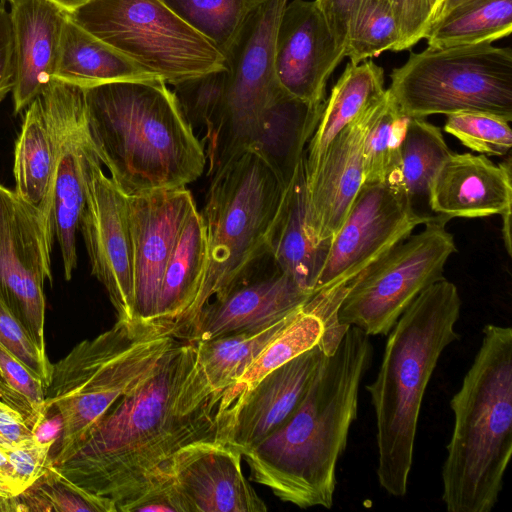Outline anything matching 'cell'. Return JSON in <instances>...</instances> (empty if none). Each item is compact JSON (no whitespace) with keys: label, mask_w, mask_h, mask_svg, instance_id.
Returning a JSON list of instances; mask_svg holds the SVG:
<instances>
[{"label":"cell","mask_w":512,"mask_h":512,"mask_svg":"<svg viewBox=\"0 0 512 512\" xmlns=\"http://www.w3.org/2000/svg\"><path fill=\"white\" fill-rule=\"evenodd\" d=\"M235 404L227 389L208 384L194 342L180 339L65 461L52 466L116 512H128L169 480L166 468L178 450L198 441L223 442Z\"/></svg>","instance_id":"1"},{"label":"cell","mask_w":512,"mask_h":512,"mask_svg":"<svg viewBox=\"0 0 512 512\" xmlns=\"http://www.w3.org/2000/svg\"><path fill=\"white\" fill-rule=\"evenodd\" d=\"M372 354L370 336L355 326H349L332 353H323L293 413L242 454L254 482L302 509L332 507L337 464L357 418L360 385Z\"/></svg>","instance_id":"2"},{"label":"cell","mask_w":512,"mask_h":512,"mask_svg":"<svg viewBox=\"0 0 512 512\" xmlns=\"http://www.w3.org/2000/svg\"><path fill=\"white\" fill-rule=\"evenodd\" d=\"M83 89L90 139L127 196L186 187L203 174L205 149L165 81H114Z\"/></svg>","instance_id":"3"},{"label":"cell","mask_w":512,"mask_h":512,"mask_svg":"<svg viewBox=\"0 0 512 512\" xmlns=\"http://www.w3.org/2000/svg\"><path fill=\"white\" fill-rule=\"evenodd\" d=\"M461 305L445 278L423 290L387 334L376 378L366 386L376 420V475L391 496L407 493L423 398L443 351L460 338Z\"/></svg>","instance_id":"4"},{"label":"cell","mask_w":512,"mask_h":512,"mask_svg":"<svg viewBox=\"0 0 512 512\" xmlns=\"http://www.w3.org/2000/svg\"><path fill=\"white\" fill-rule=\"evenodd\" d=\"M454 422L441 469L448 512H490L512 455V329L487 324L450 400Z\"/></svg>","instance_id":"5"},{"label":"cell","mask_w":512,"mask_h":512,"mask_svg":"<svg viewBox=\"0 0 512 512\" xmlns=\"http://www.w3.org/2000/svg\"><path fill=\"white\" fill-rule=\"evenodd\" d=\"M179 340L171 326L118 319L53 364L45 400L58 408L64 427L51 465L65 461L111 406L149 377Z\"/></svg>","instance_id":"6"},{"label":"cell","mask_w":512,"mask_h":512,"mask_svg":"<svg viewBox=\"0 0 512 512\" xmlns=\"http://www.w3.org/2000/svg\"><path fill=\"white\" fill-rule=\"evenodd\" d=\"M200 213L206 229L207 263L199 292L175 329L186 338L202 308L245 277L267 253L268 233L284 186L256 153L245 149L211 174Z\"/></svg>","instance_id":"7"},{"label":"cell","mask_w":512,"mask_h":512,"mask_svg":"<svg viewBox=\"0 0 512 512\" xmlns=\"http://www.w3.org/2000/svg\"><path fill=\"white\" fill-rule=\"evenodd\" d=\"M389 93L412 118L485 111L512 120V51L484 42L411 52Z\"/></svg>","instance_id":"8"},{"label":"cell","mask_w":512,"mask_h":512,"mask_svg":"<svg viewBox=\"0 0 512 512\" xmlns=\"http://www.w3.org/2000/svg\"><path fill=\"white\" fill-rule=\"evenodd\" d=\"M68 15L168 85L225 68L221 50L161 0H92Z\"/></svg>","instance_id":"9"},{"label":"cell","mask_w":512,"mask_h":512,"mask_svg":"<svg viewBox=\"0 0 512 512\" xmlns=\"http://www.w3.org/2000/svg\"><path fill=\"white\" fill-rule=\"evenodd\" d=\"M450 219L435 214L420 232L396 244L352 281L338 310L339 323L369 336H387L413 300L444 278L445 264L457 251L446 229Z\"/></svg>","instance_id":"10"},{"label":"cell","mask_w":512,"mask_h":512,"mask_svg":"<svg viewBox=\"0 0 512 512\" xmlns=\"http://www.w3.org/2000/svg\"><path fill=\"white\" fill-rule=\"evenodd\" d=\"M289 0H265L245 22L225 68L216 71L223 93L220 124L207 159L209 175L253 139L265 111L287 94L275 73L277 28Z\"/></svg>","instance_id":"11"},{"label":"cell","mask_w":512,"mask_h":512,"mask_svg":"<svg viewBox=\"0 0 512 512\" xmlns=\"http://www.w3.org/2000/svg\"><path fill=\"white\" fill-rule=\"evenodd\" d=\"M433 216L419 213L398 185L363 183L331 239L313 293L349 291L352 281Z\"/></svg>","instance_id":"12"},{"label":"cell","mask_w":512,"mask_h":512,"mask_svg":"<svg viewBox=\"0 0 512 512\" xmlns=\"http://www.w3.org/2000/svg\"><path fill=\"white\" fill-rule=\"evenodd\" d=\"M53 238L43 213L0 184V300L43 350Z\"/></svg>","instance_id":"13"},{"label":"cell","mask_w":512,"mask_h":512,"mask_svg":"<svg viewBox=\"0 0 512 512\" xmlns=\"http://www.w3.org/2000/svg\"><path fill=\"white\" fill-rule=\"evenodd\" d=\"M44 90L58 133L51 226L60 247L65 278L70 280L77 265L76 232L87 182L93 165L100 159L87 130L83 87L54 77Z\"/></svg>","instance_id":"14"},{"label":"cell","mask_w":512,"mask_h":512,"mask_svg":"<svg viewBox=\"0 0 512 512\" xmlns=\"http://www.w3.org/2000/svg\"><path fill=\"white\" fill-rule=\"evenodd\" d=\"M78 229L85 242L91 272L104 286L117 319L134 320L128 198L104 173L101 161L90 171Z\"/></svg>","instance_id":"15"},{"label":"cell","mask_w":512,"mask_h":512,"mask_svg":"<svg viewBox=\"0 0 512 512\" xmlns=\"http://www.w3.org/2000/svg\"><path fill=\"white\" fill-rule=\"evenodd\" d=\"M312 294L267 253L245 277L202 308L185 340L206 341L265 328L301 308Z\"/></svg>","instance_id":"16"},{"label":"cell","mask_w":512,"mask_h":512,"mask_svg":"<svg viewBox=\"0 0 512 512\" xmlns=\"http://www.w3.org/2000/svg\"><path fill=\"white\" fill-rule=\"evenodd\" d=\"M128 198L135 319L155 322L164 270L179 232L196 208L186 187Z\"/></svg>","instance_id":"17"},{"label":"cell","mask_w":512,"mask_h":512,"mask_svg":"<svg viewBox=\"0 0 512 512\" xmlns=\"http://www.w3.org/2000/svg\"><path fill=\"white\" fill-rule=\"evenodd\" d=\"M344 57L315 0L287 3L274 52L276 77L287 94L324 104L327 80Z\"/></svg>","instance_id":"18"},{"label":"cell","mask_w":512,"mask_h":512,"mask_svg":"<svg viewBox=\"0 0 512 512\" xmlns=\"http://www.w3.org/2000/svg\"><path fill=\"white\" fill-rule=\"evenodd\" d=\"M242 453L220 440L191 443L169 460L166 477L186 512H265L267 506L245 478Z\"/></svg>","instance_id":"19"},{"label":"cell","mask_w":512,"mask_h":512,"mask_svg":"<svg viewBox=\"0 0 512 512\" xmlns=\"http://www.w3.org/2000/svg\"><path fill=\"white\" fill-rule=\"evenodd\" d=\"M381 101L336 135L306 177V224L316 244L331 242L363 184V141Z\"/></svg>","instance_id":"20"},{"label":"cell","mask_w":512,"mask_h":512,"mask_svg":"<svg viewBox=\"0 0 512 512\" xmlns=\"http://www.w3.org/2000/svg\"><path fill=\"white\" fill-rule=\"evenodd\" d=\"M323 353L320 345L314 346L243 394L235 404L223 442L243 454L277 430L301 401Z\"/></svg>","instance_id":"21"},{"label":"cell","mask_w":512,"mask_h":512,"mask_svg":"<svg viewBox=\"0 0 512 512\" xmlns=\"http://www.w3.org/2000/svg\"><path fill=\"white\" fill-rule=\"evenodd\" d=\"M511 156L496 165L484 154L452 153L435 176L428 205L435 214L478 218L512 209Z\"/></svg>","instance_id":"22"},{"label":"cell","mask_w":512,"mask_h":512,"mask_svg":"<svg viewBox=\"0 0 512 512\" xmlns=\"http://www.w3.org/2000/svg\"><path fill=\"white\" fill-rule=\"evenodd\" d=\"M14 37V111L19 113L55 77L68 13L50 0H9Z\"/></svg>","instance_id":"23"},{"label":"cell","mask_w":512,"mask_h":512,"mask_svg":"<svg viewBox=\"0 0 512 512\" xmlns=\"http://www.w3.org/2000/svg\"><path fill=\"white\" fill-rule=\"evenodd\" d=\"M329 246L330 243L316 244L308 232L304 154L283 191L268 233L267 250L282 271L313 293Z\"/></svg>","instance_id":"24"},{"label":"cell","mask_w":512,"mask_h":512,"mask_svg":"<svg viewBox=\"0 0 512 512\" xmlns=\"http://www.w3.org/2000/svg\"><path fill=\"white\" fill-rule=\"evenodd\" d=\"M57 155V128L48 96L43 89L26 108L15 145L14 191L22 200L43 213L51 231L50 198Z\"/></svg>","instance_id":"25"},{"label":"cell","mask_w":512,"mask_h":512,"mask_svg":"<svg viewBox=\"0 0 512 512\" xmlns=\"http://www.w3.org/2000/svg\"><path fill=\"white\" fill-rule=\"evenodd\" d=\"M285 94L263 114L246 149L259 155L274 171L284 188L305 154L324 109Z\"/></svg>","instance_id":"26"},{"label":"cell","mask_w":512,"mask_h":512,"mask_svg":"<svg viewBox=\"0 0 512 512\" xmlns=\"http://www.w3.org/2000/svg\"><path fill=\"white\" fill-rule=\"evenodd\" d=\"M384 71L372 60L349 62L325 102L319 123L305 150L309 176L336 135L386 95Z\"/></svg>","instance_id":"27"},{"label":"cell","mask_w":512,"mask_h":512,"mask_svg":"<svg viewBox=\"0 0 512 512\" xmlns=\"http://www.w3.org/2000/svg\"><path fill=\"white\" fill-rule=\"evenodd\" d=\"M206 263V229L196 207L179 232L167 261L157 300L155 322L171 326L175 332L199 292Z\"/></svg>","instance_id":"28"},{"label":"cell","mask_w":512,"mask_h":512,"mask_svg":"<svg viewBox=\"0 0 512 512\" xmlns=\"http://www.w3.org/2000/svg\"><path fill=\"white\" fill-rule=\"evenodd\" d=\"M55 78L87 87L156 77L79 26L68 15L62 30Z\"/></svg>","instance_id":"29"},{"label":"cell","mask_w":512,"mask_h":512,"mask_svg":"<svg viewBox=\"0 0 512 512\" xmlns=\"http://www.w3.org/2000/svg\"><path fill=\"white\" fill-rule=\"evenodd\" d=\"M298 310L262 329L195 341L197 362L210 387L214 390H226L233 386Z\"/></svg>","instance_id":"30"},{"label":"cell","mask_w":512,"mask_h":512,"mask_svg":"<svg viewBox=\"0 0 512 512\" xmlns=\"http://www.w3.org/2000/svg\"><path fill=\"white\" fill-rule=\"evenodd\" d=\"M512 32V0H469L432 24L428 47L492 43Z\"/></svg>","instance_id":"31"},{"label":"cell","mask_w":512,"mask_h":512,"mask_svg":"<svg viewBox=\"0 0 512 512\" xmlns=\"http://www.w3.org/2000/svg\"><path fill=\"white\" fill-rule=\"evenodd\" d=\"M452 153L439 127L424 118H409L400 146L397 181L416 210L418 202L428 205L433 180Z\"/></svg>","instance_id":"32"},{"label":"cell","mask_w":512,"mask_h":512,"mask_svg":"<svg viewBox=\"0 0 512 512\" xmlns=\"http://www.w3.org/2000/svg\"><path fill=\"white\" fill-rule=\"evenodd\" d=\"M325 336L324 321L303 306L289 323L263 348L238 381L228 388L237 401L264 376L299 354L320 345Z\"/></svg>","instance_id":"33"},{"label":"cell","mask_w":512,"mask_h":512,"mask_svg":"<svg viewBox=\"0 0 512 512\" xmlns=\"http://www.w3.org/2000/svg\"><path fill=\"white\" fill-rule=\"evenodd\" d=\"M409 118L387 89L364 137L363 183L389 182L398 185L400 146Z\"/></svg>","instance_id":"34"},{"label":"cell","mask_w":512,"mask_h":512,"mask_svg":"<svg viewBox=\"0 0 512 512\" xmlns=\"http://www.w3.org/2000/svg\"><path fill=\"white\" fill-rule=\"evenodd\" d=\"M221 52L230 50L245 22L265 0H161Z\"/></svg>","instance_id":"35"},{"label":"cell","mask_w":512,"mask_h":512,"mask_svg":"<svg viewBox=\"0 0 512 512\" xmlns=\"http://www.w3.org/2000/svg\"><path fill=\"white\" fill-rule=\"evenodd\" d=\"M399 31L391 0H362L349 23L345 57L358 64L396 51Z\"/></svg>","instance_id":"36"},{"label":"cell","mask_w":512,"mask_h":512,"mask_svg":"<svg viewBox=\"0 0 512 512\" xmlns=\"http://www.w3.org/2000/svg\"><path fill=\"white\" fill-rule=\"evenodd\" d=\"M511 121L491 112L460 111L447 115L444 130L472 151L505 156L512 147Z\"/></svg>","instance_id":"37"},{"label":"cell","mask_w":512,"mask_h":512,"mask_svg":"<svg viewBox=\"0 0 512 512\" xmlns=\"http://www.w3.org/2000/svg\"><path fill=\"white\" fill-rule=\"evenodd\" d=\"M42 380L0 343V399L19 411L32 429L46 410Z\"/></svg>","instance_id":"38"},{"label":"cell","mask_w":512,"mask_h":512,"mask_svg":"<svg viewBox=\"0 0 512 512\" xmlns=\"http://www.w3.org/2000/svg\"><path fill=\"white\" fill-rule=\"evenodd\" d=\"M29 488L41 501L44 512H116L112 504L85 491L51 464Z\"/></svg>","instance_id":"39"},{"label":"cell","mask_w":512,"mask_h":512,"mask_svg":"<svg viewBox=\"0 0 512 512\" xmlns=\"http://www.w3.org/2000/svg\"><path fill=\"white\" fill-rule=\"evenodd\" d=\"M0 343L36 374L47 388L53 364L49 361L46 350L36 344L29 331L1 300Z\"/></svg>","instance_id":"40"},{"label":"cell","mask_w":512,"mask_h":512,"mask_svg":"<svg viewBox=\"0 0 512 512\" xmlns=\"http://www.w3.org/2000/svg\"><path fill=\"white\" fill-rule=\"evenodd\" d=\"M399 43L396 51L410 49L426 38L433 18L431 0H391Z\"/></svg>","instance_id":"41"},{"label":"cell","mask_w":512,"mask_h":512,"mask_svg":"<svg viewBox=\"0 0 512 512\" xmlns=\"http://www.w3.org/2000/svg\"><path fill=\"white\" fill-rule=\"evenodd\" d=\"M51 450L52 447L41 445L33 438L6 450L21 492L46 472L51 464Z\"/></svg>","instance_id":"42"},{"label":"cell","mask_w":512,"mask_h":512,"mask_svg":"<svg viewBox=\"0 0 512 512\" xmlns=\"http://www.w3.org/2000/svg\"><path fill=\"white\" fill-rule=\"evenodd\" d=\"M15 79L14 37L10 17L0 5V102L12 91Z\"/></svg>","instance_id":"43"},{"label":"cell","mask_w":512,"mask_h":512,"mask_svg":"<svg viewBox=\"0 0 512 512\" xmlns=\"http://www.w3.org/2000/svg\"><path fill=\"white\" fill-rule=\"evenodd\" d=\"M337 46L344 51L352 15L362 0H315Z\"/></svg>","instance_id":"44"},{"label":"cell","mask_w":512,"mask_h":512,"mask_svg":"<svg viewBox=\"0 0 512 512\" xmlns=\"http://www.w3.org/2000/svg\"><path fill=\"white\" fill-rule=\"evenodd\" d=\"M31 438L24 416L0 399V447L11 449Z\"/></svg>","instance_id":"45"},{"label":"cell","mask_w":512,"mask_h":512,"mask_svg":"<svg viewBox=\"0 0 512 512\" xmlns=\"http://www.w3.org/2000/svg\"><path fill=\"white\" fill-rule=\"evenodd\" d=\"M133 511L186 512V508L169 479L134 503L128 512Z\"/></svg>","instance_id":"46"},{"label":"cell","mask_w":512,"mask_h":512,"mask_svg":"<svg viewBox=\"0 0 512 512\" xmlns=\"http://www.w3.org/2000/svg\"><path fill=\"white\" fill-rule=\"evenodd\" d=\"M63 418L57 407L46 404L43 416L31 429L32 438L41 445H58L63 433Z\"/></svg>","instance_id":"47"},{"label":"cell","mask_w":512,"mask_h":512,"mask_svg":"<svg viewBox=\"0 0 512 512\" xmlns=\"http://www.w3.org/2000/svg\"><path fill=\"white\" fill-rule=\"evenodd\" d=\"M21 493L16 481L14 469L6 450L0 447V497L11 498Z\"/></svg>","instance_id":"48"},{"label":"cell","mask_w":512,"mask_h":512,"mask_svg":"<svg viewBox=\"0 0 512 512\" xmlns=\"http://www.w3.org/2000/svg\"><path fill=\"white\" fill-rule=\"evenodd\" d=\"M467 1L469 0H439L435 13L433 15L432 24L443 18L445 15H447L450 11H452L459 5Z\"/></svg>","instance_id":"49"},{"label":"cell","mask_w":512,"mask_h":512,"mask_svg":"<svg viewBox=\"0 0 512 512\" xmlns=\"http://www.w3.org/2000/svg\"><path fill=\"white\" fill-rule=\"evenodd\" d=\"M511 213L512 209H508L501 214L502 217V237L504 246L507 253L511 256L512 241H511Z\"/></svg>","instance_id":"50"},{"label":"cell","mask_w":512,"mask_h":512,"mask_svg":"<svg viewBox=\"0 0 512 512\" xmlns=\"http://www.w3.org/2000/svg\"><path fill=\"white\" fill-rule=\"evenodd\" d=\"M67 13H71L77 8L89 3L92 0H50Z\"/></svg>","instance_id":"51"},{"label":"cell","mask_w":512,"mask_h":512,"mask_svg":"<svg viewBox=\"0 0 512 512\" xmlns=\"http://www.w3.org/2000/svg\"><path fill=\"white\" fill-rule=\"evenodd\" d=\"M438 2H439V0H431L433 15H434L435 10L437 8ZM432 20H433V18H432Z\"/></svg>","instance_id":"52"},{"label":"cell","mask_w":512,"mask_h":512,"mask_svg":"<svg viewBox=\"0 0 512 512\" xmlns=\"http://www.w3.org/2000/svg\"><path fill=\"white\" fill-rule=\"evenodd\" d=\"M3 499H4V498L0 497V512H2Z\"/></svg>","instance_id":"53"}]
</instances>
